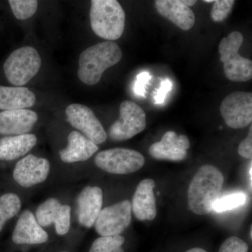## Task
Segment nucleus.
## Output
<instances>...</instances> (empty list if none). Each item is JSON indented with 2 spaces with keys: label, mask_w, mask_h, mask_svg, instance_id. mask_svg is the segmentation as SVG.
Segmentation results:
<instances>
[{
  "label": "nucleus",
  "mask_w": 252,
  "mask_h": 252,
  "mask_svg": "<svg viewBox=\"0 0 252 252\" xmlns=\"http://www.w3.org/2000/svg\"><path fill=\"white\" fill-rule=\"evenodd\" d=\"M223 185V176L217 167L204 165L196 172L188 190L189 208L198 215L213 211V207L220 198Z\"/></svg>",
  "instance_id": "1"
},
{
  "label": "nucleus",
  "mask_w": 252,
  "mask_h": 252,
  "mask_svg": "<svg viewBox=\"0 0 252 252\" xmlns=\"http://www.w3.org/2000/svg\"><path fill=\"white\" fill-rule=\"evenodd\" d=\"M122 59V51L117 43L107 41L84 50L79 56L78 77L86 85L97 84L106 69Z\"/></svg>",
  "instance_id": "2"
},
{
  "label": "nucleus",
  "mask_w": 252,
  "mask_h": 252,
  "mask_svg": "<svg viewBox=\"0 0 252 252\" xmlns=\"http://www.w3.org/2000/svg\"><path fill=\"white\" fill-rule=\"evenodd\" d=\"M90 19L94 32L108 41L119 39L125 29V11L117 0L91 1Z\"/></svg>",
  "instance_id": "3"
},
{
  "label": "nucleus",
  "mask_w": 252,
  "mask_h": 252,
  "mask_svg": "<svg viewBox=\"0 0 252 252\" xmlns=\"http://www.w3.org/2000/svg\"><path fill=\"white\" fill-rule=\"evenodd\" d=\"M243 41L242 33L234 31L227 37H223L219 46L220 61L224 64L225 75L229 80L235 82H245L251 80L252 78L251 60L239 54Z\"/></svg>",
  "instance_id": "4"
},
{
  "label": "nucleus",
  "mask_w": 252,
  "mask_h": 252,
  "mask_svg": "<svg viewBox=\"0 0 252 252\" xmlns=\"http://www.w3.org/2000/svg\"><path fill=\"white\" fill-rule=\"evenodd\" d=\"M41 64L38 51L31 46H24L15 50L5 61V76L11 84L23 86L37 74Z\"/></svg>",
  "instance_id": "5"
},
{
  "label": "nucleus",
  "mask_w": 252,
  "mask_h": 252,
  "mask_svg": "<svg viewBox=\"0 0 252 252\" xmlns=\"http://www.w3.org/2000/svg\"><path fill=\"white\" fill-rule=\"evenodd\" d=\"M144 162L145 158L140 152L125 148L102 151L94 158L96 166L114 175H127L138 171Z\"/></svg>",
  "instance_id": "6"
},
{
  "label": "nucleus",
  "mask_w": 252,
  "mask_h": 252,
  "mask_svg": "<svg viewBox=\"0 0 252 252\" xmlns=\"http://www.w3.org/2000/svg\"><path fill=\"white\" fill-rule=\"evenodd\" d=\"M146 126L143 109L132 101L125 100L121 104L120 117L109 129V137L116 142L127 140L142 132Z\"/></svg>",
  "instance_id": "7"
},
{
  "label": "nucleus",
  "mask_w": 252,
  "mask_h": 252,
  "mask_svg": "<svg viewBox=\"0 0 252 252\" xmlns=\"http://www.w3.org/2000/svg\"><path fill=\"white\" fill-rule=\"evenodd\" d=\"M131 220V202L122 200L102 209L94 223V229L102 237L121 235L130 224Z\"/></svg>",
  "instance_id": "8"
},
{
  "label": "nucleus",
  "mask_w": 252,
  "mask_h": 252,
  "mask_svg": "<svg viewBox=\"0 0 252 252\" xmlns=\"http://www.w3.org/2000/svg\"><path fill=\"white\" fill-rule=\"evenodd\" d=\"M220 112L228 127H247L252 122V93L236 91L228 94L220 104Z\"/></svg>",
  "instance_id": "9"
},
{
  "label": "nucleus",
  "mask_w": 252,
  "mask_h": 252,
  "mask_svg": "<svg viewBox=\"0 0 252 252\" xmlns=\"http://www.w3.org/2000/svg\"><path fill=\"white\" fill-rule=\"evenodd\" d=\"M67 122L83 135L95 144L104 143L107 134L99 119L89 107L81 104H72L66 109Z\"/></svg>",
  "instance_id": "10"
},
{
  "label": "nucleus",
  "mask_w": 252,
  "mask_h": 252,
  "mask_svg": "<svg viewBox=\"0 0 252 252\" xmlns=\"http://www.w3.org/2000/svg\"><path fill=\"white\" fill-rule=\"evenodd\" d=\"M50 170L51 165L47 159L29 154L16 163L13 178L23 188H31L43 183L49 177Z\"/></svg>",
  "instance_id": "11"
},
{
  "label": "nucleus",
  "mask_w": 252,
  "mask_h": 252,
  "mask_svg": "<svg viewBox=\"0 0 252 252\" xmlns=\"http://www.w3.org/2000/svg\"><path fill=\"white\" fill-rule=\"evenodd\" d=\"M35 217L43 228L54 223L56 233L63 236L67 234L70 228L71 207L63 205L58 199L49 198L37 207Z\"/></svg>",
  "instance_id": "12"
},
{
  "label": "nucleus",
  "mask_w": 252,
  "mask_h": 252,
  "mask_svg": "<svg viewBox=\"0 0 252 252\" xmlns=\"http://www.w3.org/2000/svg\"><path fill=\"white\" fill-rule=\"evenodd\" d=\"M190 142L186 135H178L174 131L164 134L160 142H156L149 147V152L154 158L181 161L187 157V150Z\"/></svg>",
  "instance_id": "13"
},
{
  "label": "nucleus",
  "mask_w": 252,
  "mask_h": 252,
  "mask_svg": "<svg viewBox=\"0 0 252 252\" xmlns=\"http://www.w3.org/2000/svg\"><path fill=\"white\" fill-rule=\"evenodd\" d=\"M78 221L82 226L90 228L102 210L103 192L98 187L88 186L77 197Z\"/></svg>",
  "instance_id": "14"
},
{
  "label": "nucleus",
  "mask_w": 252,
  "mask_h": 252,
  "mask_svg": "<svg viewBox=\"0 0 252 252\" xmlns=\"http://www.w3.org/2000/svg\"><path fill=\"white\" fill-rule=\"evenodd\" d=\"M48 240L47 232L38 223L33 212H23L13 231L12 241L16 245H39Z\"/></svg>",
  "instance_id": "15"
},
{
  "label": "nucleus",
  "mask_w": 252,
  "mask_h": 252,
  "mask_svg": "<svg viewBox=\"0 0 252 252\" xmlns=\"http://www.w3.org/2000/svg\"><path fill=\"white\" fill-rule=\"evenodd\" d=\"M38 120L36 112L29 109L0 112V135L16 136L28 134Z\"/></svg>",
  "instance_id": "16"
},
{
  "label": "nucleus",
  "mask_w": 252,
  "mask_h": 252,
  "mask_svg": "<svg viewBox=\"0 0 252 252\" xmlns=\"http://www.w3.org/2000/svg\"><path fill=\"white\" fill-rule=\"evenodd\" d=\"M155 182L152 179H144L137 187L131 207L137 220H152L157 217V205L154 189Z\"/></svg>",
  "instance_id": "17"
},
{
  "label": "nucleus",
  "mask_w": 252,
  "mask_h": 252,
  "mask_svg": "<svg viewBox=\"0 0 252 252\" xmlns=\"http://www.w3.org/2000/svg\"><path fill=\"white\" fill-rule=\"evenodd\" d=\"M66 148L59 152L60 157L65 163L86 161L98 151L97 144H94L78 131H72L68 135Z\"/></svg>",
  "instance_id": "18"
},
{
  "label": "nucleus",
  "mask_w": 252,
  "mask_h": 252,
  "mask_svg": "<svg viewBox=\"0 0 252 252\" xmlns=\"http://www.w3.org/2000/svg\"><path fill=\"white\" fill-rule=\"evenodd\" d=\"M154 3L160 15L182 31H189L193 27L195 22V14L182 0H157Z\"/></svg>",
  "instance_id": "19"
},
{
  "label": "nucleus",
  "mask_w": 252,
  "mask_h": 252,
  "mask_svg": "<svg viewBox=\"0 0 252 252\" xmlns=\"http://www.w3.org/2000/svg\"><path fill=\"white\" fill-rule=\"evenodd\" d=\"M36 135L25 134L16 136H6L0 139V160H16L28 154L36 145Z\"/></svg>",
  "instance_id": "20"
},
{
  "label": "nucleus",
  "mask_w": 252,
  "mask_h": 252,
  "mask_svg": "<svg viewBox=\"0 0 252 252\" xmlns=\"http://www.w3.org/2000/svg\"><path fill=\"white\" fill-rule=\"evenodd\" d=\"M35 102V94L28 88L0 86V109L10 111L30 108Z\"/></svg>",
  "instance_id": "21"
},
{
  "label": "nucleus",
  "mask_w": 252,
  "mask_h": 252,
  "mask_svg": "<svg viewBox=\"0 0 252 252\" xmlns=\"http://www.w3.org/2000/svg\"><path fill=\"white\" fill-rule=\"evenodd\" d=\"M21 207V198L16 193H7L0 196V233L6 221L16 216Z\"/></svg>",
  "instance_id": "22"
},
{
  "label": "nucleus",
  "mask_w": 252,
  "mask_h": 252,
  "mask_svg": "<svg viewBox=\"0 0 252 252\" xmlns=\"http://www.w3.org/2000/svg\"><path fill=\"white\" fill-rule=\"evenodd\" d=\"M125 238L122 235L99 237L91 245L89 252H124Z\"/></svg>",
  "instance_id": "23"
},
{
  "label": "nucleus",
  "mask_w": 252,
  "mask_h": 252,
  "mask_svg": "<svg viewBox=\"0 0 252 252\" xmlns=\"http://www.w3.org/2000/svg\"><path fill=\"white\" fill-rule=\"evenodd\" d=\"M9 3L15 17L18 20H26L32 17L37 10L36 0H9Z\"/></svg>",
  "instance_id": "24"
},
{
  "label": "nucleus",
  "mask_w": 252,
  "mask_h": 252,
  "mask_svg": "<svg viewBox=\"0 0 252 252\" xmlns=\"http://www.w3.org/2000/svg\"><path fill=\"white\" fill-rule=\"evenodd\" d=\"M246 201V195L243 193H235L225 195L217 200L213 211L223 212L242 206Z\"/></svg>",
  "instance_id": "25"
},
{
  "label": "nucleus",
  "mask_w": 252,
  "mask_h": 252,
  "mask_svg": "<svg viewBox=\"0 0 252 252\" xmlns=\"http://www.w3.org/2000/svg\"><path fill=\"white\" fill-rule=\"evenodd\" d=\"M211 11V17L213 21L222 22L228 17L234 6V0H217L214 1Z\"/></svg>",
  "instance_id": "26"
},
{
  "label": "nucleus",
  "mask_w": 252,
  "mask_h": 252,
  "mask_svg": "<svg viewBox=\"0 0 252 252\" xmlns=\"http://www.w3.org/2000/svg\"><path fill=\"white\" fill-rule=\"evenodd\" d=\"M248 244L238 237L232 236L225 240L219 252H248Z\"/></svg>",
  "instance_id": "27"
},
{
  "label": "nucleus",
  "mask_w": 252,
  "mask_h": 252,
  "mask_svg": "<svg viewBox=\"0 0 252 252\" xmlns=\"http://www.w3.org/2000/svg\"><path fill=\"white\" fill-rule=\"evenodd\" d=\"M152 76L149 72H142L139 74L136 78L135 85H134V91L137 95L144 97L146 94V88L148 85L149 81Z\"/></svg>",
  "instance_id": "28"
},
{
  "label": "nucleus",
  "mask_w": 252,
  "mask_h": 252,
  "mask_svg": "<svg viewBox=\"0 0 252 252\" xmlns=\"http://www.w3.org/2000/svg\"><path fill=\"white\" fill-rule=\"evenodd\" d=\"M172 84L170 79H164L160 83V86L154 94L155 103L161 104L164 103L166 99L167 94L172 90Z\"/></svg>",
  "instance_id": "29"
},
{
  "label": "nucleus",
  "mask_w": 252,
  "mask_h": 252,
  "mask_svg": "<svg viewBox=\"0 0 252 252\" xmlns=\"http://www.w3.org/2000/svg\"><path fill=\"white\" fill-rule=\"evenodd\" d=\"M238 154L246 159L252 158V126H250V131L245 140L242 141L238 147Z\"/></svg>",
  "instance_id": "30"
},
{
  "label": "nucleus",
  "mask_w": 252,
  "mask_h": 252,
  "mask_svg": "<svg viewBox=\"0 0 252 252\" xmlns=\"http://www.w3.org/2000/svg\"><path fill=\"white\" fill-rule=\"evenodd\" d=\"M182 2L184 3L185 5H187V6L190 7V6H193L195 3L197 2V1H195V0H182Z\"/></svg>",
  "instance_id": "31"
},
{
  "label": "nucleus",
  "mask_w": 252,
  "mask_h": 252,
  "mask_svg": "<svg viewBox=\"0 0 252 252\" xmlns=\"http://www.w3.org/2000/svg\"><path fill=\"white\" fill-rule=\"evenodd\" d=\"M186 252H207L205 251V250H203V249L201 248H193L190 249V250H188V251H187Z\"/></svg>",
  "instance_id": "32"
},
{
  "label": "nucleus",
  "mask_w": 252,
  "mask_h": 252,
  "mask_svg": "<svg viewBox=\"0 0 252 252\" xmlns=\"http://www.w3.org/2000/svg\"><path fill=\"white\" fill-rule=\"evenodd\" d=\"M252 163L250 164V186H251V187H252Z\"/></svg>",
  "instance_id": "33"
},
{
  "label": "nucleus",
  "mask_w": 252,
  "mask_h": 252,
  "mask_svg": "<svg viewBox=\"0 0 252 252\" xmlns=\"http://www.w3.org/2000/svg\"><path fill=\"white\" fill-rule=\"evenodd\" d=\"M205 2H207V3H211V2H214V1H212V0H205Z\"/></svg>",
  "instance_id": "34"
},
{
  "label": "nucleus",
  "mask_w": 252,
  "mask_h": 252,
  "mask_svg": "<svg viewBox=\"0 0 252 252\" xmlns=\"http://www.w3.org/2000/svg\"></svg>",
  "instance_id": "35"
}]
</instances>
